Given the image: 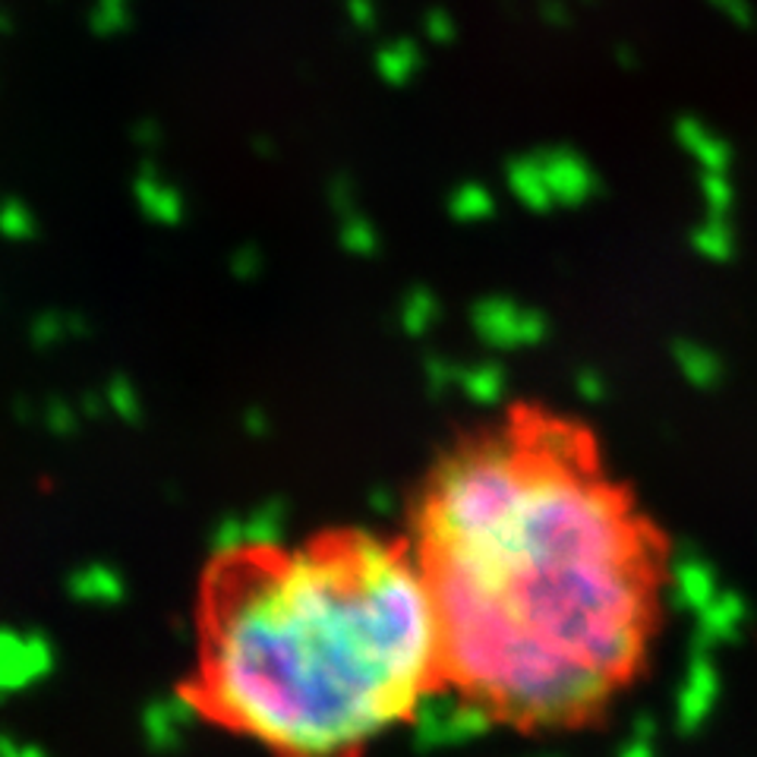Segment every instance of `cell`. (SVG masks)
<instances>
[{
    "mask_svg": "<svg viewBox=\"0 0 757 757\" xmlns=\"http://www.w3.org/2000/svg\"><path fill=\"white\" fill-rule=\"evenodd\" d=\"M442 640L445 692L524 729L575 723L635 669L654 546L594 474L584 426L517 407L461 436L414 496L407 530Z\"/></svg>",
    "mask_w": 757,
    "mask_h": 757,
    "instance_id": "1",
    "label": "cell"
},
{
    "mask_svg": "<svg viewBox=\"0 0 757 757\" xmlns=\"http://www.w3.org/2000/svg\"><path fill=\"white\" fill-rule=\"evenodd\" d=\"M445 692L442 640L404 534L322 527L206 562L183 697L274 757H361Z\"/></svg>",
    "mask_w": 757,
    "mask_h": 757,
    "instance_id": "2",
    "label": "cell"
},
{
    "mask_svg": "<svg viewBox=\"0 0 757 757\" xmlns=\"http://www.w3.org/2000/svg\"><path fill=\"white\" fill-rule=\"evenodd\" d=\"M720 697V672L713 667V654H692L682 688L675 697V727L682 735H695L707 727Z\"/></svg>",
    "mask_w": 757,
    "mask_h": 757,
    "instance_id": "3",
    "label": "cell"
},
{
    "mask_svg": "<svg viewBox=\"0 0 757 757\" xmlns=\"http://www.w3.org/2000/svg\"><path fill=\"white\" fill-rule=\"evenodd\" d=\"M745 619H748V603L732 590H720L710 603L697 612L692 654H713V647L738 637Z\"/></svg>",
    "mask_w": 757,
    "mask_h": 757,
    "instance_id": "4",
    "label": "cell"
},
{
    "mask_svg": "<svg viewBox=\"0 0 757 757\" xmlns=\"http://www.w3.org/2000/svg\"><path fill=\"white\" fill-rule=\"evenodd\" d=\"M672 594H675V606L688 609V612H700L704 606L710 603L720 594V577L717 569L704 559V555H682L672 569Z\"/></svg>",
    "mask_w": 757,
    "mask_h": 757,
    "instance_id": "5",
    "label": "cell"
},
{
    "mask_svg": "<svg viewBox=\"0 0 757 757\" xmlns=\"http://www.w3.org/2000/svg\"><path fill=\"white\" fill-rule=\"evenodd\" d=\"M679 143L685 146V151L697 158V164L704 168V174H729V161L732 151L729 146L704 123L682 121L679 123Z\"/></svg>",
    "mask_w": 757,
    "mask_h": 757,
    "instance_id": "6",
    "label": "cell"
},
{
    "mask_svg": "<svg viewBox=\"0 0 757 757\" xmlns=\"http://www.w3.org/2000/svg\"><path fill=\"white\" fill-rule=\"evenodd\" d=\"M672 361L695 389H717L723 382V376H727L723 361L713 351H707L704 344H697V341H675L672 344Z\"/></svg>",
    "mask_w": 757,
    "mask_h": 757,
    "instance_id": "7",
    "label": "cell"
},
{
    "mask_svg": "<svg viewBox=\"0 0 757 757\" xmlns=\"http://www.w3.org/2000/svg\"><path fill=\"white\" fill-rule=\"evenodd\" d=\"M692 246H695L704 259H710V262H727V259H732V253H735V234H732V228H729V218H713V215H707V221L697 224L695 231H692Z\"/></svg>",
    "mask_w": 757,
    "mask_h": 757,
    "instance_id": "8",
    "label": "cell"
},
{
    "mask_svg": "<svg viewBox=\"0 0 757 757\" xmlns=\"http://www.w3.org/2000/svg\"><path fill=\"white\" fill-rule=\"evenodd\" d=\"M700 190H704V199H707V215L729 218L732 203H735V190H732L729 174H704L700 178Z\"/></svg>",
    "mask_w": 757,
    "mask_h": 757,
    "instance_id": "9",
    "label": "cell"
},
{
    "mask_svg": "<svg viewBox=\"0 0 757 757\" xmlns=\"http://www.w3.org/2000/svg\"><path fill=\"white\" fill-rule=\"evenodd\" d=\"M126 3H130V0H98V3H95V16H91V20H95V29H118L114 23H123Z\"/></svg>",
    "mask_w": 757,
    "mask_h": 757,
    "instance_id": "10",
    "label": "cell"
},
{
    "mask_svg": "<svg viewBox=\"0 0 757 757\" xmlns=\"http://www.w3.org/2000/svg\"><path fill=\"white\" fill-rule=\"evenodd\" d=\"M632 732H635V738L657 742V720L650 713H640V717H635V723H632Z\"/></svg>",
    "mask_w": 757,
    "mask_h": 757,
    "instance_id": "11",
    "label": "cell"
},
{
    "mask_svg": "<svg viewBox=\"0 0 757 757\" xmlns=\"http://www.w3.org/2000/svg\"><path fill=\"white\" fill-rule=\"evenodd\" d=\"M619 757H657V748H654V742H644V738L632 735V742L619 752Z\"/></svg>",
    "mask_w": 757,
    "mask_h": 757,
    "instance_id": "12",
    "label": "cell"
},
{
    "mask_svg": "<svg viewBox=\"0 0 757 757\" xmlns=\"http://www.w3.org/2000/svg\"><path fill=\"white\" fill-rule=\"evenodd\" d=\"M347 10H351V16H357V20H373V16H376L373 0H347Z\"/></svg>",
    "mask_w": 757,
    "mask_h": 757,
    "instance_id": "13",
    "label": "cell"
}]
</instances>
